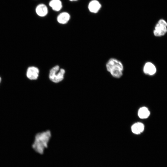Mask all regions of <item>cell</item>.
I'll return each mask as SVG.
<instances>
[{"instance_id": "cell-1", "label": "cell", "mask_w": 167, "mask_h": 167, "mask_svg": "<svg viewBox=\"0 0 167 167\" xmlns=\"http://www.w3.org/2000/svg\"><path fill=\"white\" fill-rule=\"evenodd\" d=\"M51 136V132L49 130L37 133L35 136L32 148L36 152L42 154L45 148L47 147Z\"/></svg>"}, {"instance_id": "cell-2", "label": "cell", "mask_w": 167, "mask_h": 167, "mask_svg": "<svg viewBox=\"0 0 167 167\" xmlns=\"http://www.w3.org/2000/svg\"><path fill=\"white\" fill-rule=\"evenodd\" d=\"M107 71L116 78H119L123 75L124 66L122 63L114 58H110L106 64Z\"/></svg>"}, {"instance_id": "cell-3", "label": "cell", "mask_w": 167, "mask_h": 167, "mask_svg": "<svg viewBox=\"0 0 167 167\" xmlns=\"http://www.w3.org/2000/svg\"><path fill=\"white\" fill-rule=\"evenodd\" d=\"M65 73V71L64 69H60L58 66H56L49 71V79L54 83H59L63 79Z\"/></svg>"}, {"instance_id": "cell-4", "label": "cell", "mask_w": 167, "mask_h": 167, "mask_svg": "<svg viewBox=\"0 0 167 167\" xmlns=\"http://www.w3.org/2000/svg\"><path fill=\"white\" fill-rule=\"evenodd\" d=\"M167 23L164 19H160L156 24L153 31L154 35L156 36L164 35L167 32Z\"/></svg>"}, {"instance_id": "cell-5", "label": "cell", "mask_w": 167, "mask_h": 167, "mask_svg": "<svg viewBox=\"0 0 167 167\" xmlns=\"http://www.w3.org/2000/svg\"><path fill=\"white\" fill-rule=\"evenodd\" d=\"M39 73V70L37 68L33 66H30L27 69L26 76L29 79L35 80L38 78Z\"/></svg>"}, {"instance_id": "cell-6", "label": "cell", "mask_w": 167, "mask_h": 167, "mask_svg": "<svg viewBox=\"0 0 167 167\" xmlns=\"http://www.w3.org/2000/svg\"><path fill=\"white\" fill-rule=\"evenodd\" d=\"M156 70L155 65L150 62L146 63L143 68V71L144 74L150 75H154L156 73Z\"/></svg>"}, {"instance_id": "cell-7", "label": "cell", "mask_w": 167, "mask_h": 167, "mask_svg": "<svg viewBox=\"0 0 167 167\" xmlns=\"http://www.w3.org/2000/svg\"><path fill=\"white\" fill-rule=\"evenodd\" d=\"M48 9L46 5L41 3L38 5L36 8V14L40 17H44L48 13Z\"/></svg>"}, {"instance_id": "cell-8", "label": "cell", "mask_w": 167, "mask_h": 167, "mask_svg": "<svg viewBox=\"0 0 167 167\" xmlns=\"http://www.w3.org/2000/svg\"><path fill=\"white\" fill-rule=\"evenodd\" d=\"M70 15L67 12H66L60 13L57 17L58 22L60 24H65L67 23L69 20Z\"/></svg>"}, {"instance_id": "cell-9", "label": "cell", "mask_w": 167, "mask_h": 167, "mask_svg": "<svg viewBox=\"0 0 167 167\" xmlns=\"http://www.w3.org/2000/svg\"><path fill=\"white\" fill-rule=\"evenodd\" d=\"M144 126L141 122H137L134 124L131 127L132 132L135 134H139L144 131Z\"/></svg>"}, {"instance_id": "cell-10", "label": "cell", "mask_w": 167, "mask_h": 167, "mask_svg": "<svg viewBox=\"0 0 167 167\" xmlns=\"http://www.w3.org/2000/svg\"><path fill=\"white\" fill-rule=\"evenodd\" d=\"M101 7V5L97 1L93 0L90 2L88 8L89 11L93 13H96L99 11Z\"/></svg>"}, {"instance_id": "cell-11", "label": "cell", "mask_w": 167, "mask_h": 167, "mask_svg": "<svg viewBox=\"0 0 167 167\" xmlns=\"http://www.w3.org/2000/svg\"><path fill=\"white\" fill-rule=\"evenodd\" d=\"M49 5L53 10L56 11H60L62 7L60 0H51L49 3Z\"/></svg>"}, {"instance_id": "cell-12", "label": "cell", "mask_w": 167, "mask_h": 167, "mask_svg": "<svg viewBox=\"0 0 167 167\" xmlns=\"http://www.w3.org/2000/svg\"><path fill=\"white\" fill-rule=\"evenodd\" d=\"M138 116L141 119L147 118L150 114L148 109L146 107H143L140 108L138 111Z\"/></svg>"}, {"instance_id": "cell-13", "label": "cell", "mask_w": 167, "mask_h": 167, "mask_svg": "<svg viewBox=\"0 0 167 167\" xmlns=\"http://www.w3.org/2000/svg\"><path fill=\"white\" fill-rule=\"evenodd\" d=\"M69 0L71 1H78V0Z\"/></svg>"}, {"instance_id": "cell-14", "label": "cell", "mask_w": 167, "mask_h": 167, "mask_svg": "<svg viewBox=\"0 0 167 167\" xmlns=\"http://www.w3.org/2000/svg\"><path fill=\"white\" fill-rule=\"evenodd\" d=\"M1 77H0V83L1 82Z\"/></svg>"}]
</instances>
